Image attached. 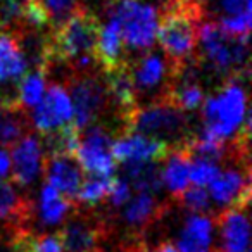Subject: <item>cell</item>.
<instances>
[{
    "label": "cell",
    "mask_w": 252,
    "mask_h": 252,
    "mask_svg": "<svg viewBox=\"0 0 252 252\" xmlns=\"http://www.w3.org/2000/svg\"><path fill=\"white\" fill-rule=\"evenodd\" d=\"M100 26V16L81 4L59 25L52 26L45 36L47 76L54 67H63L64 78L74 71L95 69L94 50Z\"/></svg>",
    "instance_id": "cell-1"
},
{
    "label": "cell",
    "mask_w": 252,
    "mask_h": 252,
    "mask_svg": "<svg viewBox=\"0 0 252 252\" xmlns=\"http://www.w3.org/2000/svg\"><path fill=\"white\" fill-rule=\"evenodd\" d=\"M207 14L206 0H166L158 19V36L171 66L195 59L199 26Z\"/></svg>",
    "instance_id": "cell-2"
},
{
    "label": "cell",
    "mask_w": 252,
    "mask_h": 252,
    "mask_svg": "<svg viewBox=\"0 0 252 252\" xmlns=\"http://www.w3.org/2000/svg\"><path fill=\"white\" fill-rule=\"evenodd\" d=\"M249 73L224 78L218 90L202 102V130L220 140H231L242 128L247 109Z\"/></svg>",
    "instance_id": "cell-3"
},
{
    "label": "cell",
    "mask_w": 252,
    "mask_h": 252,
    "mask_svg": "<svg viewBox=\"0 0 252 252\" xmlns=\"http://www.w3.org/2000/svg\"><path fill=\"white\" fill-rule=\"evenodd\" d=\"M195 63L221 80L249 73V40L228 35L216 21H202L199 26Z\"/></svg>",
    "instance_id": "cell-4"
},
{
    "label": "cell",
    "mask_w": 252,
    "mask_h": 252,
    "mask_svg": "<svg viewBox=\"0 0 252 252\" xmlns=\"http://www.w3.org/2000/svg\"><path fill=\"white\" fill-rule=\"evenodd\" d=\"M125 131L144 133L149 137L168 142L171 147L183 144L193 133L190 130V119L166 100H152L147 105H138L126 123ZM123 133V131H121Z\"/></svg>",
    "instance_id": "cell-5"
},
{
    "label": "cell",
    "mask_w": 252,
    "mask_h": 252,
    "mask_svg": "<svg viewBox=\"0 0 252 252\" xmlns=\"http://www.w3.org/2000/svg\"><path fill=\"white\" fill-rule=\"evenodd\" d=\"M105 14L118 21L125 49L135 52L152 49L159 19L152 4L142 0H105Z\"/></svg>",
    "instance_id": "cell-6"
},
{
    "label": "cell",
    "mask_w": 252,
    "mask_h": 252,
    "mask_svg": "<svg viewBox=\"0 0 252 252\" xmlns=\"http://www.w3.org/2000/svg\"><path fill=\"white\" fill-rule=\"evenodd\" d=\"M63 83L71 97L73 123L78 130L100 123V118L109 111V95L105 81L97 71H74L64 78Z\"/></svg>",
    "instance_id": "cell-7"
},
{
    "label": "cell",
    "mask_w": 252,
    "mask_h": 252,
    "mask_svg": "<svg viewBox=\"0 0 252 252\" xmlns=\"http://www.w3.org/2000/svg\"><path fill=\"white\" fill-rule=\"evenodd\" d=\"M63 223V228L57 233L64 252H97L100 242L112 230L109 218L78 204Z\"/></svg>",
    "instance_id": "cell-8"
},
{
    "label": "cell",
    "mask_w": 252,
    "mask_h": 252,
    "mask_svg": "<svg viewBox=\"0 0 252 252\" xmlns=\"http://www.w3.org/2000/svg\"><path fill=\"white\" fill-rule=\"evenodd\" d=\"M230 164L209 183V195L220 209H249L251 204V159H228Z\"/></svg>",
    "instance_id": "cell-9"
},
{
    "label": "cell",
    "mask_w": 252,
    "mask_h": 252,
    "mask_svg": "<svg viewBox=\"0 0 252 252\" xmlns=\"http://www.w3.org/2000/svg\"><path fill=\"white\" fill-rule=\"evenodd\" d=\"M114 133L104 125H90L80 137V144L74 152L80 168L94 176H114L116 159L112 156Z\"/></svg>",
    "instance_id": "cell-10"
},
{
    "label": "cell",
    "mask_w": 252,
    "mask_h": 252,
    "mask_svg": "<svg viewBox=\"0 0 252 252\" xmlns=\"http://www.w3.org/2000/svg\"><path fill=\"white\" fill-rule=\"evenodd\" d=\"M32 121L42 137L61 130L73 123V104L66 87L52 83L43 94L42 100L35 105Z\"/></svg>",
    "instance_id": "cell-11"
},
{
    "label": "cell",
    "mask_w": 252,
    "mask_h": 252,
    "mask_svg": "<svg viewBox=\"0 0 252 252\" xmlns=\"http://www.w3.org/2000/svg\"><path fill=\"white\" fill-rule=\"evenodd\" d=\"M171 145L164 140L135 131L118 133L112 142V156L116 162H159L171 152Z\"/></svg>",
    "instance_id": "cell-12"
},
{
    "label": "cell",
    "mask_w": 252,
    "mask_h": 252,
    "mask_svg": "<svg viewBox=\"0 0 252 252\" xmlns=\"http://www.w3.org/2000/svg\"><path fill=\"white\" fill-rule=\"evenodd\" d=\"M130 69L137 95H156L154 100H158L171 73V64L164 57V54L149 49L145 54L130 61Z\"/></svg>",
    "instance_id": "cell-13"
},
{
    "label": "cell",
    "mask_w": 252,
    "mask_h": 252,
    "mask_svg": "<svg viewBox=\"0 0 252 252\" xmlns=\"http://www.w3.org/2000/svg\"><path fill=\"white\" fill-rule=\"evenodd\" d=\"M166 202H159L156 195L145 192H138L135 197H130L125 206H121V213L118 220L126 226V233H140L145 237L147 230H151L156 221L162 220L168 213Z\"/></svg>",
    "instance_id": "cell-14"
},
{
    "label": "cell",
    "mask_w": 252,
    "mask_h": 252,
    "mask_svg": "<svg viewBox=\"0 0 252 252\" xmlns=\"http://www.w3.org/2000/svg\"><path fill=\"white\" fill-rule=\"evenodd\" d=\"M12 180L14 185L19 187H30L36 182L43 168V145L40 137L35 133H26L19 142L12 145Z\"/></svg>",
    "instance_id": "cell-15"
},
{
    "label": "cell",
    "mask_w": 252,
    "mask_h": 252,
    "mask_svg": "<svg viewBox=\"0 0 252 252\" xmlns=\"http://www.w3.org/2000/svg\"><path fill=\"white\" fill-rule=\"evenodd\" d=\"M214 224L220 230L216 252H249L251 245V223L247 209L230 207L218 213Z\"/></svg>",
    "instance_id": "cell-16"
},
{
    "label": "cell",
    "mask_w": 252,
    "mask_h": 252,
    "mask_svg": "<svg viewBox=\"0 0 252 252\" xmlns=\"http://www.w3.org/2000/svg\"><path fill=\"white\" fill-rule=\"evenodd\" d=\"M42 173L47 178V183H50L61 195L76 202L78 189H80L81 182H83V169L80 168L74 156H45Z\"/></svg>",
    "instance_id": "cell-17"
},
{
    "label": "cell",
    "mask_w": 252,
    "mask_h": 252,
    "mask_svg": "<svg viewBox=\"0 0 252 252\" xmlns=\"http://www.w3.org/2000/svg\"><path fill=\"white\" fill-rule=\"evenodd\" d=\"M28 71V59L16 30H0V90L18 85Z\"/></svg>",
    "instance_id": "cell-18"
},
{
    "label": "cell",
    "mask_w": 252,
    "mask_h": 252,
    "mask_svg": "<svg viewBox=\"0 0 252 252\" xmlns=\"http://www.w3.org/2000/svg\"><path fill=\"white\" fill-rule=\"evenodd\" d=\"M94 61L102 73H107L128 61L121 38V30L114 18H107V23L100 26L94 50Z\"/></svg>",
    "instance_id": "cell-19"
},
{
    "label": "cell",
    "mask_w": 252,
    "mask_h": 252,
    "mask_svg": "<svg viewBox=\"0 0 252 252\" xmlns=\"http://www.w3.org/2000/svg\"><path fill=\"white\" fill-rule=\"evenodd\" d=\"M30 131L32 118L18 97L0 98V147H12Z\"/></svg>",
    "instance_id": "cell-20"
},
{
    "label": "cell",
    "mask_w": 252,
    "mask_h": 252,
    "mask_svg": "<svg viewBox=\"0 0 252 252\" xmlns=\"http://www.w3.org/2000/svg\"><path fill=\"white\" fill-rule=\"evenodd\" d=\"M214 218L207 214H192L180 230L176 249L178 252H213Z\"/></svg>",
    "instance_id": "cell-21"
},
{
    "label": "cell",
    "mask_w": 252,
    "mask_h": 252,
    "mask_svg": "<svg viewBox=\"0 0 252 252\" xmlns=\"http://www.w3.org/2000/svg\"><path fill=\"white\" fill-rule=\"evenodd\" d=\"M190 156L187 144L176 145L166 158V166L162 168V187H166L173 202L178 204L180 197L190 187Z\"/></svg>",
    "instance_id": "cell-22"
},
{
    "label": "cell",
    "mask_w": 252,
    "mask_h": 252,
    "mask_svg": "<svg viewBox=\"0 0 252 252\" xmlns=\"http://www.w3.org/2000/svg\"><path fill=\"white\" fill-rule=\"evenodd\" d=\"M74 207H76V202L61 195L50 183H45L40 190V197L38 202L35 204L33 216L38 218L43 226H54V224L63 223L73 213Z\"/></svg>",
    "instance_id": "cell-23"
},
{
    "label": "cell",
    "mask_w": 252,
    "mask_h": 252,
    "mask_svg": "<svg viewBox=\"0 0 252 252\" xmlns=\"http://www.w3.org/2000/svg\"><path fill=\"white\" fill-rule=\"evenodd\" d=\"M123 178L137 192L158 195L162 190V168L158 162H123Z\"/></svg>",
    "instance_id": "cell-24"
},
{
    "label": "cell",
    "mask_w": 252,
    "mask_h": 252,
    "mask_svg": "<svg viewBox=\"0 0 252 252\" xmlns=\"http://www.w3.org/2000/svg\"><path fill=\"white\" fill-rule=\"evenodd\" d=\"M16 252H64L59 233H35L30 230H21L11 238Z\"/></svg>",
    "instance_id": "cell-25"
},
{
    "label": "cell",
    "mask_w": 252,
    "mask_h": 252,
    "mask_svg": "<svg viewBox=\"0 0 252 252\" xmlns=\"http://www.w3.org/2000/svg\"><path fill=\"white\" fill-rule=\"evenodd\" d=\"M114 176H94L83 180L76 193V204L83 207L95 209L97 206L105 202L111 190V183Z\"/></svg>",
    "instance_id": "cell-26"
},
{
    "label": "cell",
    "mask_w": 252,
    "mask_h": 252,
    "mask_svg": "<svg viewBox=\"0 0 252 252\" xmlns=\"http://www.w3.org/2000/svg\"><path fill=\"white\" fill-rule=\"evenodd\" d=\"M45 85H47V74L42 69H35L32 73H26L21 78L18 85V100L21 102L25 107H35L40 100H42L43 94H45Z\"/></svg>",
    "instance_id": "cell-27"
},
{
    "label": "cell",
    "mask_w": 252,
    "mask_h": 252,
    "mask_svg": "<svg viewBox=\"0 0 252 252\" xmlns=\"http://www.w3.org/2000/svg\"><path fill=\"white\" fill-rule=\"evenodd\" d=\"M97 252H149L147 242L140 233H114L111 230L100 242Z\"/></svg>",
    "instance_id": "cell-28"
},
{
    "label": "cell",
    "mask_w": 252,
    "mask_h": 252,
    "mask_svg": "<svg viewBox=\"0 0 252 252\" xmlns=\"http://www.w3.org/2000/svg\"><path fill=\"white\" fill-rule=\"evenodd\" d=\"M218 173H220V166L214 161L200 158L190 159V183H193V185H209Z\"/></svg>",
    "instance_id": "cell-29"
},
{
    "label": "cell",
    "mask_w": 252,
    "mask_h": 252,
    "mask_svg": "<svg viewBox=\"0 0 252 252\" xmlns=\"http://www.w3.org/2000/svg\"><path fill=\"white\" fill-rule=\"evenodd\" d=\"M178 204H182L187 211L193 214H204L209 211V193L204 187L193 185L185 190L182 197H180Z\"/></svg>",
    "instance_id": "cell-30"
},
{
    "label": "cell",
    "mask_w": 252,
    "mask_h": 252,
    "mask_svg": "<svg viewBox=\"0 0 252 252\" xmlns=\"http://www.w3.org/2000/svg\"><path fill=\"white\" fill-rule=\"evenodd\" d=\"M211 2V11L216 18H230V16H244L252 12V0H206Z\"/></svg>",
    "instance_id": "cell-31"
},
{
    "label": "cell",
    "mask_w": 252,
    "mask_h": 252,
    "mask_svg": "<svg viewBox=\"0 0 252 252\" xmlns=\"http://www.w3.org/2000/svg\"><path fill=\"white\" fill-rule=\"evenodd\" d=\"M45 14L49 16L50 26H56L69 16V12L78 5V0H36Z\"/></svg>",
    "instance_id": "cell-32"
},
{
    "label": "cell",
    "mask_w": 252,
    "mask_h": 252,
    "mask_svg": "<svg viewBox=\"0 0 252 252\" xmlns=\"http://www.w3.org/2000/svg\"><path fill=\"white\" fill-rule=\"evenodd\" d=\"M131 197V187L130 183L126 182L125 178H112L111 190H109V195L105 199L109 209L118 211L121 206H125L128 202V199Z\"/></svg>",
    "instance_id": "cell-33"
},
{
    "label": "cell",
    "mask_w": 252,
    "mask_h": 252,
    "mask_svg": "<svg viewBox=\"0 0 252 252\" xmlns=\"http://www.w3.org/2000/svg\"><path fill=\"white\" fill-rule=\"evenodd\" d=\"M11 171V158L4 147H0V178H5Z\"/></svg>",
    "instance_id": "cell-34"
},
{
    "label": "cell",
    "mask_w": 252,
    "mask_h": 252,
    "mask_svg": "<svg viewBox=\"0 0 252 252\" xmlns=\"http://www.w3.org/2000/svg\"><path fill=\"white\" fill-rule=\"evenodd\" d=\"M154 252H178V249H176V244L173 240H162L161 244L156 247Z\"/></svg>",
    "instance_id": "cell-35"
}]
</instances>
